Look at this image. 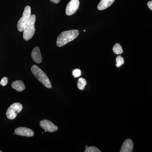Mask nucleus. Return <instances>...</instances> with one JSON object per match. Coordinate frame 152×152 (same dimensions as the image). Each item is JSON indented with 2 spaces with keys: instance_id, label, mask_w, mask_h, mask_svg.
Segmentation results:
<instances>
[{
  "instance_id": "12",
  "label": "nucleus",
  "mask_w": 152,
  "mask_h": 152,
  "mask_svg": "<svg viewBox=\"0 0 152 152\" xmlns=\"http://www.w3.org/2000/svg\"><path fill=\"white\" fill-rule=\"evenodd\" d=\"M12 87L13 88L19 92L22 91L26 88L23 82L21 80H17L12 83Z\"/></svg>"
},
{
  "instance_id": "14",
  "label": "nucleus",
  "mask_w": 152,
  "mask_h": 152,
  "mask_svg": "<svg viewBox=\"0 0 152 152\" xmlns=\"http://www.w3.org/2000/svg\"><path fill=\"white\" fill-rule=\"evenodd\" d=\"M86 85L87 82L86 79L83 78H80L79 79L77 83V87L79 89L83 90Z\"/></svg>"
},
{
  "instance_id": "6",
  "label": "nucleus",
  "mask_w": 152,
  "mask_h": 152,
  "mask_svg": "<svg viewBox=\"0 0 152 152\" xmlns=\"http://www.w3.org/2000/svg\"><path fill=\"white\" fill-rule=\"evenodd\" d=\"M80 6L79 0H71L66 6V13L68 16L72 15L77 12Z\"/></svg>"
},
{
  "instance_id": "18",
  "label": "nucleus",
  "mask_w": 152,
  "mask_h": 152,
  "mask_svg": "<svg viewBox=\"0 0 152 152\" xmlns=\"http://www.w3.org/2000/svg\"><path fill=\"white\" fill-rule=\"evenodd\" d=\"M8 82V79L7 77H4L1 80L0 82V84L3 86H5L7 84Z\"/></svg>"
},
{
  "instance_id": "16",
  "label": "nucleus",
  "mask_w": 152,
  "mask_h": 152,
  "mask_svg": "<svg viewBox=\"0 0 152 152\" xmlns=\"http://www.w3.org/2000/svg\"><path fill=\"white\" fill-rule=\"evenodd\" d=\"M86 148L85 152H101V151L96 147L91 146Z\"/></svg>"
},
{
  "instance_id": "7",
  "label": "nucleus",
  "mask_w": 152,
  "mask_h": 152,
  "mask_svg": "<svg viewBox=\"0 0 152 152\" xmlns=\"http://www.w3.org/2000/svg\"><path fill=\"white\" fill-rule=\"evenodd\" d=\"M40 125L41 127L45 130V132H53L58 129L57 126L54 124L50 121L48 120H43L41 121Z\"/></svg>"
},
{
  "instance_id": "11",
  "label": "nucleus",
  "mask_w": 152,
  "mask_h": 152,
  "mask_svg": "<svg viewBox=\"0 0 152 152\" xmlns=\"http://www.w3.org/2000/svg\"><path fill=\"white\" fill-rule=\"evenodd\" d=\"M115 0H102L98 6L99 10H103L109 7L114 3Z\"/></svg>"
},
{
  "instance_id": "21",
  "label": "nucleus",
  "mask_w": 152,
  "mask_h": 152,
  "mask_svg": "<svg viewBox=\"0 0 152 152\" xmlns=\"http://www.w3.org/2000/svg\"><path fill=\"white\" fill-rule=\"evenodd\" d=\"M2 151H0V152H2Z\"/></svg>"
},
{
  "instance_id": "3",
  "label": "nucleus",
  "mask_w": 152,
  "mask_h": 152,
  "mask_svg": "<svg viewBox=\"0 0 152 152\" xmlns=\"http://www.w3.org/2000/svg\"><path fill=\"white\" fill-rule=\"evenodd\" d=\"M36 18L35 15H31L28 22L25 26L23 31V37L25 40H29L33 37L34 34L35 32V23L36 21Z\"/></svg>"
},
{
  "instance_id": "5",
  "label": "nucleus",
  "mask_w": 152,
  "mask_h": 152,
  "mask_svg": "<svg viewBox=\"0 0 152 152\" xmlns=\"http://www.w3.org/2000/svg\"><path fill=\"white\" fill-rule=\"evenodd\" d=\"M23 106L20 103H15L11 105L7 110L6 115L7 118L10 120L15 118L18 114L21 111Z\"/></svg>"
},
{
  "instance_id": "19",
  "label": "nucleus",
  "mask_w": 152,
  "mask_h": 152,
  "mask_svg": "<svg viewBox=\"0 0 152 152\" xmlns=\"http://www.w3.org/2000/svg\"><path fill=\"white\" fill-rule=\"evenodd\" d=\"M147 5H148V7L149 8L150 10H152V1H149L148 2V4H147Z\"/></svg>"
},
{
  "instance_id": "9",
  "label": "nucleus",
  "mask_w": 152,
  "mask_h": 152,
  "mask_svg": "<svg viewBox=\"0 0 152 152\" xmlns=\"http://www.w3.org/2000/svg\"><path fill=\"white\" fill-rule=\"evenodd\" d=\"M134 144L131 139H127L123 143L120 152H132L133 151Z\"/></svg>"
},
{
  "instance_id": "4",
  "label": "nucleus",
  "mask_w": 152,
  "mask_h": 152,
  "mask_svg": "<svg viewBox=\"0 0 152 152\" xmlns=\"http://www.w3.org/2000/svg\"><path fill=\"white\" fill-rule=\"evenodd\" d=\"M31 15V7L29 6H27L25 8L22 18L19 20L18 22L17 27L19 31L22 32L23 31L25 26L28 22Z\"/></svg>"
},
{
  "instance_id": "20",
  "label": "nucleus",
  "mask_w": 152,
  "mask_h": 152,
  "mask_svg": "<svg viewBox=\"0 0 152 152\" xmlns=\"http://www.w3.org/2000/svg\"><path fill=\"white\" fill-rule=\"evenodd\" d=\"M50 1H52V2L55 3V4H58V3L60 2L61 0H50Z\"/></svg>"
},
{
  "instance_id": "10",
  "label": "nucleus",
  "mask_w": 152,
  "mask_h": 152,
  "mask_svg": "<svg viewBox=\"0 0 152 152\" xmlns=\"http://www.w3.org/2000/svg\"><path fill=\"white\" fill-rule=\"evenodd\" d=\"M31 56L33 60L37 64H40L42 61L39 48L36 47L33 49L31 53Z\"/></svg>"
},
{
  "instance_id": "17",
  "label": "nucleus",
  "mask_w": 152,
  "mask_h": 152,
  "mask_svg": "<svg viewBox=\"0 0 152 152\" xmlns=\"http://www.w3.org/2000/svg\"><path fill=\"white\" fill-rule=\"evenodd\" d=\"M72 75L75 77H80L81 75V72L80 70L79 69H76L74 70L72 72Z\"/></svg>"
},
{
  "instance_id": "13",
  "label": "nucleus",
  "mask_w": 152,
  "mask_h": 152,
  "mask_svg": "<svg viewBox=\"0 0 152 152\" xmlns=\"http://www.w3.org/2000/svg\"><path fill=\"white\" fill-rule=\"evenodd\" d=\"M113 50L114 53L116 55L121 54L124 52L121 46L118 43H116L114 46Z\"/></svg>"
},
{
  "instance_id": "8",
  "label": "nucleus",
  "mask_w": 152,
  "mask_h": 152,
  "mask_svg": "<svg viewBox=\"0 0 152 152\" xmlns=\"http://www.w3.org/2000/svg\"><path fill=\"white\" fill-rule=\"evenodd\" d=\"M15 134L18 135L31 137L34 135V133L31 129L29 128L21 127L15 130Z\"/></svg>"
},
{
  "instance_id": "1",
  "label": "nucleus",
  "mask_w": 152,
  "mask_h": 152,
  "mask_svg": "<svg viewBox=\"0 0 152 152\" xmlns=\"http://www.w3.org/2000/svg\"><path fill=\"white\" fill-rule=\"evenodd\" d=\"M79 34V31L77 30H69L63 32L57 38V46H64L66 44L75 39L78 36Z\"/></svg>"
},
{
  "instance_id": "2",
  "label": "nucleus",
  "mask_w": 152,
  "mask_h": 152,
  "mask_svg": "<svg viewBox=\"0 0 152 152\" xmlns=\"http://www.w3.org/2000/svg\"><path fill=\"white\" fill-rule=\"evenodd\" d=\"M31 71L35 77L45 87L48 88H51V84L48 77L40 68H39L38 66L34 65L31 67Z\"/></svg>"
},
{
  "instance_id": "15",
  "label": "nucleus",
  "mask_w": 152,
  "mask_h": 152,
  "mask_svg": "<svg viewBox=\"0 0 152 152\" xmlns=\"http://www.w3.org/2000/svg\"><path fill=\"white\" fill-rule=\"evenodd\" d=\"M116 62L117 67L119 68L121 66L123 65L124 63V60L122 57L121 56H118L116 58Z\"/></svg>"
}]
</instances>
